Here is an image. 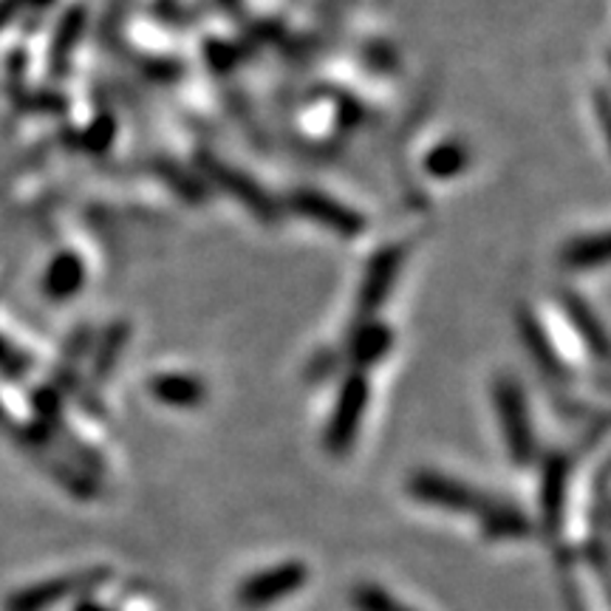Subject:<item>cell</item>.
I'll return each mask as SVG.
<instances>
[{"label":"cell","instance_id":"obj_12","mask_svg":"<svg viewBox=\"0 0 611 611\" xmlns=\"http://www.w3.org/2000/svg\"><path fill=\"white\" fill-rule=\"evenodd\" d=\"M79 283H82V267H79V260L72 258V255H63L49 272V292L54 297H72V292Z\"/></svg>","mask_w":611,"mask_h":611},{"label":"cell","instance_id":"obj_8","mask_svg":"<svg viewBox=\"0 0 611 611\" xmlns=\"http://www.w3.org/2000/svg\"><path fill=\"white\" fill-rule=\"evenodd\" d=\"M569 487V464L567 459H552L544 470L540 482V512H544V526L549 533H558L563 524V507H567Z\"/></svg>","mask_w":611,"mask_h":611},{"label":"cell","instance_id":"obj_9","mask_svg":"<svg viewBox=\"0 0 611 611\" xmlns=\"http://www.w3.org/2000/svg\"><path fill=\"white\" fill-rule=\"evenodd\" d=\"M484 535L493 540H512V538H524V535L533 533V524L524 512H518L510 504L496 501L493 510L482 518Z\"/></svg>","mask_w":611,"mask_h":611},{"label":"cell","instance_id":"obj_2","mask_svg":"<svg viewBox=\"0 0 611 611\" xmlns=\"http://www.w3.org/2000/svg\"><path fill=\"white\" fill-rule=\"evenodd\" d=\"M309 581V567L303 561H289L275 569H264L258 575L246 577L238 586V603L244 609H264V606L281 603L283 597L297 595Z\"/></svg>","mask_w":611,"mask_h":611},{"label":"cell","instance_id":"obj_10","mask_svg":"<svg viewBox=\"0 0 611 611\" xmlns=\"http://www.w3.org/2000/svg\"><path fill=\"white\" fill-rule=\"evenodd\" d=\"M153 394L162 399V403L167 405H181V408H188V405H195L199 399H202V385L195 380H190V377H158V380H153L151 385Z\"/></svg>","mask_w":611,"mask_h":611},{"label":"cell","instance_id":"obj_7","mask_svg":"<svg viewBox=\"0 0 611 611\" xmlns=\"http://www.w3.org/2000/svg\"><path fill=\"white\" fill-rule=\"evenodd\" d=\"M297 209L306 218L326 224L329 230L340 232V236H354V232L362 230L357 213H352L348 207H340L334 199L323 193H301L297 195Z\"/></svg>","mask_w":611,"mask_h":611},{"label":"cell","instance_id":"obj_1","mask_svg":"<svg viewBox=\"0 0 611 611\" xmlns=\"http://www.w3.org/2000/svg\"><path fill=\"white\" fill-rule=\"evenodd\" d=\"M408 493L417 501L431 504V507H440L447 512H470V515L484 518L496 498L484 496L482 489L470 487V484L459 482V479H450L445 473H436V470H419V473L410 475Z\"/></svg>","mask_w":611,"mask_h":611},{"label":"cell","instance_id":"obj_6","mask_svg":"<svg viewBox=\"0 0 611 611\" xmlns=\"http://www.w3.org/2000/svg\"><path fill=\"white\" fill-rule=\"evenodd\" d=\"M399 267H403V250H385L371 260L366 283L360 289V309H366V315L377 311L382 303L389 301Z\"/></svg>","mask_w":611,"mask_h":611},{"label":"cell","instance_id":"obj_13","mask_svg":"<svg viewBox=\"0 0 611 611\" xmlns=\"http://www.w3.org/2000/svg\"><path fill=\"white\" fill-rule=\"evenodd\" d=\"M606 260V238H581L572 250H569V264L575 267H586V264H603Z\"/></svg>","mask_w":611,"mask_h":611},{"label":"cell","instance_id":"obj_14","mask_svg":"<svg viewBox=\"0 0 611 611\" xmlns=\"http://www.w3.org/2000/svg\"><path fill=\"white\" fill-rule=\"evenodd\" d=\"M436 158H442V165L433 167V173H440V176H450V173H456L464 165V153H461L459 148H442V151L436 153Z\"/></svg>","mask_w":611,"mask_h":611},{"label":"cell","instance_id":"obj_5","mask_svg":"<svg viewBox=\"0 0 611 611\" xmlns=\"http://www.w3.org/2000/svg\"><path fill=\"white\" fill-rule=\"evenodd\" d=\"M111 577L109 569H88V572H77V575H63L54 577L49 583H40L35 589L21 591V595L12 600L9 609L12 611H49L51 606H58L60 600L74 595H82V591H94L100 583H105Z\"/></svg>","mask_w":611,"mask_h":611},{"label":"cell","instance_id":"obj_3","mask_svg":"<svg viewBox=\"0 0 611 611\" xmlns=\"http://www.w3.org/2000/svg\"><path fill=\"white\" fill-rule=\"evenodd\" d=\"M368 405V380L366 374H352L340 391L338 408L331 413L329 428H326V447L331 456H345L352 450L360 422L366 417Z\"/></svg>","mask_w":611,"mask_h":611},{"label":"cell","instance_id":"obj_11","mask_svg":"<svg viewBox=\"0 0 611 611\" xmlns=\"http://www.w3.org/2000/svg\"><path fill=\"white\" fill-rule=\"evenodd\" d=\"M352 606L354 611H417L410 609L408 603H403L399 597L391 595V591L374 586V583H360V586H354Z\"/></svg>","mask_w":611,"mask_h":611},{"label":"cell","instance_id":"obj_15","mask_svg":"<svg viewBox=\"0 0 611 611\" xmlns=\"http://www.w3.org/2000/svg\"><path fill=\"white\" fill-rule=\"evenodd\" d=\"M77 611H114V609L97 603V600H82V603L77 606Z\"/></svg>","mask_w":611,"mask_h":611},{"label":"cell","instance_id":"obj_4","mask_svg":"<svg viewBox=\"0 0 611 611\" xmlns=\"http://www.w3.org/2000/svg\"><path fill=\"white\" fill-rule=\"evenodd\" d=\"M496 408L504 424V440L510 447V456L515 464H530L535 456V433L530 422L524 394L518 391L512 380L496 382Z\"/></svg>","mask_w":611,"mask_h":611}]
</instances>
